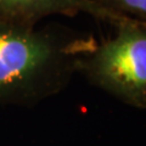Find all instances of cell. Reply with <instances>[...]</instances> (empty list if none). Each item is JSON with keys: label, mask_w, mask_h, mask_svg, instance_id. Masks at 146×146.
Instances as JSON below:
<instances>
[{"label": "cell", "mask_w": 146, "mask_h": 146, "mask_svg": "<svg viewBox=\"0 0 146 146\" xmlns=\"http://www.w3.org/2000/svg\"><path fill=\"white\" fill-rule=\"evenodd\" d=\"M80 12L107 22L115 28L130 20L106 11L93 0H0V20L34 26L46 16H76Z\"/></svg>", "instance_id": "3"}, {"label": "cell", "mask_w": 146, "mask_h": 146, "mask_svg": "<svg viewBox=\"0 0 146 146\" xmlns=\"http://www.w3.org/2000/svg\"><path fill=\"white\" fill-rule=\"evenodd\" d=\"M116 31L80 61L78 73L129 106L146 108V23L129 20Z\"/></svg>", "instance_id": "2"}, {"label": "cell", "mask_w": 146, "mask_h": 146, "mask_svg": "<svg viewBox=\"0 0 146 146\" xmlns=\"http://www.w3.org/2000/svg\"><path fill=\"white\" fill-rule=\"evenodd\" d=\"M96 44L61 26L0 20V104L32 106L60 93Z\"/></svg>", "instance_id": "1"}, {"label": "cell", "mask_w": 146, "mask_h": 146, "mask_svg": "<svg viewBox=\"0 0 146 146\" xmlns=\"http://www.w3.org/2000/svg\"><path fill=\"white\" fill-rule=\"evenodd\" d=\"M98 6L117 16L146 23V0H93Z\"/></svg>", "instance_id": "4"}]
</instances>
